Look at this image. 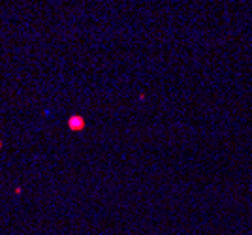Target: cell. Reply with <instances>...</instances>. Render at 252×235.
Masks as SVG:
<instances>
[{
	"label": "cell",
	"mask_w": 252,
	"mask_h": 235,
	"mask_svg": "<svg viewBox=\"0 0 252 235\" xmlns=\"http://www.w3.org/2000/svg\"><path fill=\"white\" fill-rule=\"evenodd\" d=\"M68 128L71 132H83L85 130V119L81 115H71L68 119Z\"/></svg>",
	"instance_id": "cell-1"
},
{
	"label": "cell",
	"mask_w": 252,
	"mask_h": 235,
	"mask_svg": "<svg viewBox=\"0 0 252 235\" xmlns=\"http://www.w3.org/2000/svg\"><path fill=\"white\" fill-rule=\"evenodd\" d=\"M21 192H23L21 186H15V188H13V194H15V196H21Z\"/></svg>",
	"instance_id": "cell-2"
},
{
	"label": "cell",
	"mask_w": 252,
	"mask_h": 235,
	"mask_svg": "<svg viewBox=\"0 0 252 235\" xmlns=\"http://www.w3.org/2000/svg\"><path fill=\"white\" fill-rule=\"evenodd\" d=\"M2 147H4V141H2V139H0V149H2Z\"/></svg>",
	"instance_id": "cell-3"
}]
</instances>
